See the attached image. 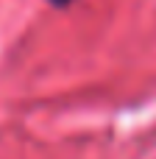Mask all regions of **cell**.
<instances>
[{
    "label": "cell",
    "mask_w": 156,
    "mask_h": 159,
    "mask_svg": "<svg viewBox=\"0 0 156 159\" xmlns=\"http://www.w3.org/2000/svg\"><path fill=\"white\" fill-rule=\"evenodd\" d=\"M50 3H56V6H64V3H70V0H50Z\"/></svg>",
    "instance_id": "1"
}]
</instances>
